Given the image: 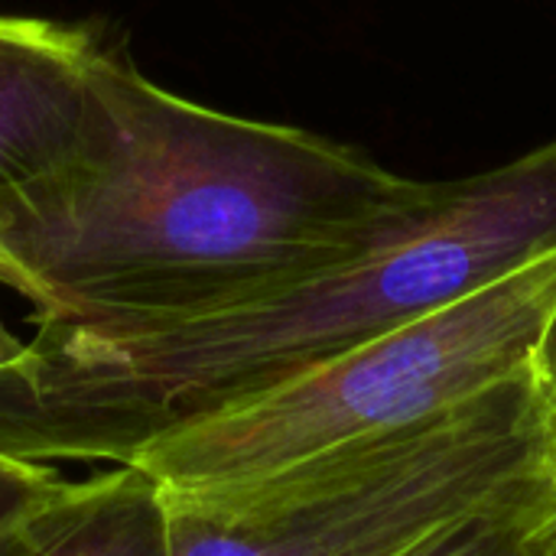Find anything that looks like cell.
Here are the masks:
<instances>
[{"instance_id":"obj_1","label":"cell","mask_w":556,"mask_h":556,"mask_svg":"<svg viewBox=\"0 0 556 556\" xmlns=\"http://www.w3.org/2000/svg\"><path fill=\"white\" fill-rule=\"evenodd\" d=\"M424 189L323 134L173 94L101 46L68 156L0 189V283L33 326L208 313L342 257Z\"/></svg>"},{"instance_id":"obj_2","label":"cell","mask_w":556,"mask_h":556,"mask_svg":"<svg viewBox=\"0 0 556 556\" xmlns=\"http://www.w3.org/2000/svg\"><path fill=\"white\" fill-rule=\"evenodd\" d=\"M556 248V137L427 182L342 257L248 300L153 323L36 326L0 375V450L127 463L150 440L430 316Z\"/></svg>"},{"instance_id":"obj_3","label":"cell","mask_w":556,"mask_h":556,"mask_svg":"<svg viewBox=\"0 0 556 556\" xmlns=\"http://www.w3.org/2000/svg\"><path fill=\"white\" fill-rule=\"evenodd\" d=\"M554 410L531 368L394 437L205 492L163 489L169 556H410L544 485Z\"/></svg>"},{"instance_id":"obj_4","label":"cell","mask_w":556,"mask_h":556,"mask_svg":"<svg viewBox=\"0 0 556 556\" xmlns=\"http://www.w3.org/2000/svg\"><path fill=\"white\" fill-rule=\"evenodd\" d=\"M556 306V248L502 280L189 420L127 463L163 489L257 482L420 427L531 368Z\"/></svg>"},{"instance_id":"obj_5","label":"cell","mask_w":556,"mask_h":556,"mask_svg":"<svg viewBox=\"0 0 556 556\" xmlns=\"http://www.w3.org/2000/svg\"><path fill=\"white\" fill-rule=\"evenodd\" d=\"M98 52L81 26L0 16V189L68 156L88 117Z\"/></svg>"},{"instance_id":"obj_6","label":"cell","mask_w":556,"mask_h":556,"mask_svg":"<svg viewBox=\"0 0 556 556\" xmlns=\"http://www.w3.org/2000/svg\"><path fill=\"white\" fill-rule=\"evenodd\" d=\"M0 556H169L163 485L134 463L68 479L0 544Z\"/></svg>"},{"instance_id":"obj_7","label":"cell","mask_w":556,"mask_h":556,"mask_svg":"<svg viewBox=\"0 0 556 556\" xmlns=\"http://www.w3.org/2000/svg\"><path fill=\"white\" fill-rule=\"evenodd\" d=\"M541 492L544 485L528 495L492 505L485 511H476L446 528L443 534H437L433 541H427L410 556H534L531 528Z\"/></svg>"},{"instance_id":"obj_8","label":"cell","mask_w":556,"mask_h":556,"mask_svg":"<svg viewBox=\"0 0 556 556\" xmlns=\"http://www.w3.org/2000/svg\"><path fill=\"white\" fill-rule=\"evenodd\" d=\"M65 476L52 463L20 459L0 450V544L52 495L65 489Z\"/></svg>"},{"instance_id":"obj_9","label":"cell","mask_w":556,"mask_h":556,"mask_svg":"<svg viewBox=\"0 0 556 556\" xmlns=\"http://www.w3.org/2000/svg\"><path fill=\"white\" fill-rule=\"evenodd\" d=\"M531 544H534V556H556V410L551 453H547V479H544V492H541V502H538Z\"/></svg>"},{"instance_id":"obj_10","label":"cell","mask_w":556,"mask_h":556,"mask_svg":"<svg viewBox=\"0 0 556 556\" xmlns=\"http://www.w3.org/2000/svg\"><path fill=\"white\" fill-rule=\"evenodd\" d=\"M531 371L541 384V394L547 397L551 410H556V306L538 339V349H534V358H531Z\"/></svg>"},{"instance_id":"obj_11","label":"cell","mask_w":556,"mask_h":556,"mask_svg":"<svg viewBox=\"0 0 556 556\" xmlns=\"http://www.w3.org/2000/svg\"><path fill=\"white\" fill-rule=\"evenodd\" d=\"M23 352H26V339L13 336V332L7 329V323L0 319V375L10 371V368H16L20 358H23Z\"/></svg>"}]
</instances>
